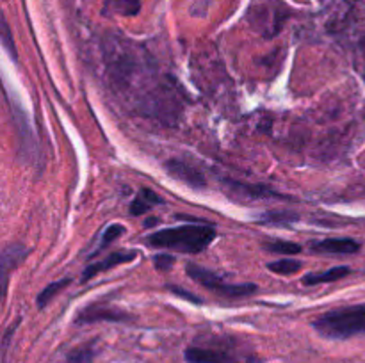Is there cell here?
Masks as SVG:
<instances>
[{
	"label": "cell",
	"mask_w": 365,
	"mask_h": 363,
	"mask_svg": "<svg viewBox=\"0 0 365 363\" xmlns=\"http://www.w3.org/2000/svg\"><path fill=\"white\" fill-rule=\"evenodd\" d=\"M189 363H260L257 352L230 335H203L184 352Z\"/></svg>",
	"instance_id": "6da1fadb"
},
{
	"label": "cell",
	"mask_w": 365,
	"mask_h": 363,
	"mask_svg": "<svg viewBox=\"0 0 365 363\" xmlns=\"http://www.w3.org/2000/svg\"><path fill=\"white\" fill-rule=\"evenodd\" d=\"M214 238H216V228L212 224H182V226L150 233L146 237V244L152 248L196 255L209 248Z\"/></svg>",
	"instance_id": "7a4b0ae2"
},
{
	"label": "cell",
	"mask_w": 365,
	"mask_h": 363,
	"mask_svg": "<svg viewBox=\"0 0 365 363\" xmlns=\"http://www.w3.org/2000/svg\"><path fill=\"white\" fill-rule=\"evenodd\" d=\"M312 326L321 337L330 340H348L365 335V305L331 310L314 319Z\"/></svg>",
	"instance_id": "3957f363"
},
{
	"label": "cell",
	"mask_w": 365,
	"mask_h": 363,
	"mask_svg": "<svg viewBox=\"0 0 365 363\" xmlns=\"http://www.w3.org/2000/svg\"><path fill=\"white\" fill-rule=\"evenodd\" d=\"M187 274L192 280L198 281L200 285H203V287L209 288V290L216 292V294L225 295V298H246V295H252L253 292H257V285L227 283V281L221 280L216 273L205 269V267L195 265V263H189Z\"/></svg>",
	"instance_id": "277c9868"
},
{
	"label": "cell",
	"mask_w": 365,
	"mask_h": 363,
	"mask_svg": "<svg viewBox=\"0 0 365 363\" xmlns=\"http://www.w3.org/2000/svg\"><path fill=\"white\" fill-rule=\"evenodd\" d=\"M310 249L317 255H331V256H348L355 255L360 249V244L353 238H323L310 244Z\"/></svg>",
	"instance_id": "5b68a950"
},
{
	"label": "cell",
	"mask_w": 365,
	"mask_h": 363,
	"mask_svg": "<svg viewBox=\"0 0 365 363\" xmlns=\"http://www.w3.org/2000/svg\"><path fill=\"white\" fill-rule=\"evenodd\" d=\"M98 320H114V322H118V320H130V315L125 313L123 310L114 308V306L91 305L82 310L77 317L78 324L98 322Z\"/></svg>",
	"instance_id": "8992f818"
},
{
	"label": "cell",
	"mask_w": 365,
	"mask_h": 363,
	"mask_svg": "<svg viewBox=\"0 0 365 363\" xmlns=\"http://www.w3.org/2000/svg\"><path fill=\"white\" fill-rule=\"evenodd\" d=\"M138 256V251H134V249H130V251H127V249H120V251H114L110 253L107 258L100 260V262L96 263H91V265L86 267L84 274H82V280H91L93 276H96V274L103 273V270H109L113 269V267L120 265V263H127V262H132V260Z\"/></svg>",
	"instance_id": "52a82bcc"
},
{
	"label": "cell",
	"mask_w": 365,
	"mask_h": 363,
	"mask_svg": "<svg viewBox=\"0 0 365 363\" xmlns=\"http://www.w3.org/2000/svg\"><path fill=\"white\" fill-rule=\"evenodd\" d=\"M168 171L173 173L177 178H180V180L187 182L189 185H196V187H203L205 185L202 173H198L195 167L185 162H180V160H171V162H168Z\"/></svg>",
	"instance_id": "ba28073f"
},
{
	"label": "cell",
	"mask_w": 365,
	"mask_h": 363,
	"mask_svg": "<svg viewBox=\"0 0 365 363\" xmlns=\"http://www.w3.org/2000/svg\"><path fill=\"white\" fill-rule=\"evenodd\" d=\"M351 273L349 267L339 265L331 267V269L324 270V273H310L303 278V285L310 287V285H321V283H331V281H339L341 278H346Z\"/></svg>",
	"instance_id": "9c48e42d"
},
{
	"label": "cell",
	"mask_w": 365,
	"mask_h": 363,
	"mask_svg": "<svg viewBox=\"0 0 365 363\" xmlns=\"http://www.w3.org/2000/svg\"><path fill=\"white\" fill-rule=\"evenodd\" d=\"M160 198L157 192H153L152 189H141L138 192V196L134 198V201L130 203V214L132 216H141V214L148 212L152 206L159 205Z\"/></svg>",
	"instance_id": "30bf717a"
},
{
	"label": "cell",
	"mask_w": 365,
	"mask_h": 363,
	"mask_svg": "<svg viewBox=\"0 0 365 363\" xmlns=\"http://www.w3.org/2000/svg\"><path fill=\"white\" fill-rule=\"evenodd\" d=\"M25 255H27V249L21 248V246H18V244H11V246H7L6 249H4V253H2L4 287L7 285V270L13 269V267H16L18 263H20L21 260L25 258Z\"/></svg>",
	"instance_id": "8fae6325"
},
{
	"label": "cell",
	"mask_w": 365,
	"mask_h": 363,
	"mask_svg": "<svg viewBox=\"0 0 365 363\" xmlns=\"http://www.w3.org/2000/svg\"><path fill=\"white\" fill-rule=\"evenodd\" d=\"M139 0H106V6H103V11L107 14H123V16H134L138 14Z\"/></svg>",
	"instance_id": "7c38bea8"
},
{
	"label": "cell",
	"mask_w": 365,
	"mask_h": 363,
	"mask_svg": "<svg viewBox=\"0 0 365 363\" xmlns=\"http://www.w3.org/2000/svg\"><path fill=\"white\" fill-rule=\"evenodd\" d=\"M70 281H71L70 278H63V280L52 281L50 285H46V287L41 290V294L38 295V306H39V308H43V306L48 305V302L52 301V299L56 298V295L59 294L63 288H66L68 285H70Z\"/></svg>",
	"instance_id": "4fadbf2b"
},
{
	"label": "cell",
	"mask_w": 365,
	"mask_h": 363,
	"mask_svg": "<svg viewBox=\"0 0 365 363\" xmlns=\"http://www.w3.org/2000/svg\"><path fill=\"white\" fill-rule=\"evenodd\" d=\"M302 267H303V263L299 262V260H294V258H282V260H277V262L267 263V269H269L271 273L282 274V276H289V274L298 273Z\"/></svg>",
	"instance_id": "5bb4252c"
},
{
	"label": "cell",
	"mask_w": 365,
	"mask_h": 363,
	"mask_svg": "<svg viewBox=\"0 0 365 363\" xmlns=\"http://www.w3.org/2000/svg\"><path fill=\"white\" fill-rule=\"evenodd\" d=\"M264 248L274 255H298L302 253V246L294 244V242H285V241H271L264 244Z\"/></svg>",
	"instance_id": "9a60e30c"
},
{
	"label": "cell",
	"mask_w": 365,
	"mask_h": 363,
	"mask_svg": "<svg viewBox=\"0 0 365 363\" xmlns=\"http://www.w3.org/2000/svg\"><path fill=\"white\" fill-rule=\"evenodd\" d=\"M123 233H125V228L121 226V224H110V226L107 228L106 231H103L102 242H100V246H98V249H96V253L102 251L103 248H107V246H109L110 242L116 241V238L120 237V235H123ZM96 253H95V255H96Z\"/></svg>",
	"instance_id": "2e32d148"
},
{
	"label": "cell",
	"mask_w": 365,
	"mask_h": 363,
	"mask_svg": "<svg viewBox=\"0 0 365 363\" xmlns=\"http://www.w3.org/2000/svg\"><path fill=\"white\" fill-rule=\"evenodd\" d=\"M93 351L91 347H81L75 349L70 356H68L66 363H91Z\"/></svg>",
	"instance_id": "e0dca14e"
},
{
	"label": "cell",
	"mask_w": 365,
	"mask_h": 363,
	"mask_svg": "<svg viewBox=\"0 0 365 363\" xmlns=\"http://www.w3.org/2000/svg\"><path fill=\"white\" fill-rule=\"evenodd\" d=\"M153 262H155V265H157V269H160V270H166V269H170L171 265H173L175 263V260H173V256L171 255H157L155 258H153Z\"/></svg>",
	"instance_id": "ac0fdd59"
},
{
	"label": "cell",
	"mask_w": 365,
	"mask_h": 363,
	"mask_svg": "<svg viewBox=\"0 0 365 363\" xmlns=\"http://www.w3.org/2000/svg\"><path fill=\"white\" fill-rule=\"evenodd\" d=\"M2 41H4V46H6L7 50H9L11 53L14 56V48L11 46V36H9V27H7V21L4 20V32H2Z\"/></svg>",
	"instance_id": "d6986e66"
},
{
	"label": "cell",
	"mask_w": 365,
	"mask_h": 363,
	"mask_svg": "<svg viewBox=\"0 0 365 363\" xmlns=\"http://www.w3.org/2000/svg\"><path fill=\"white\" fill-rule=\"evenodd\" d=\"M171 290H173V292H175V294H180V298H185V299H191V301L198 302V299L191 298V294H189V292H184V290H178V288H171Z\"/></svg>",
	"instance_id": "ffe728a7"
}]
</instances>
